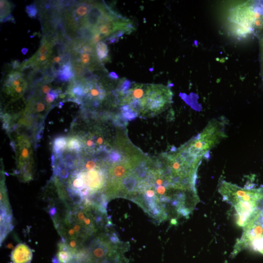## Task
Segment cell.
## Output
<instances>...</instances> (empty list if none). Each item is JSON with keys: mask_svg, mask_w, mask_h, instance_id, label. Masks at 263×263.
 <instances>
[{"mask_svg": "<svg viewBox=\"0 0 263 263\" xmlns=\"http://www.w3.org/2000/svg\"><path fill=\"white\" fill-rule=\"evenodd\" d=\"M225 123L222 119L211 120L196 136L183 145L189 154L203 159L207 153L225 137Z\"/></svg>", "mask_w": 263, "mask_h": 263, "instance_id": "6da1fadb", "label": "cell"}, {"mask_svg": "<svg viewBox=\"0 0 263 263\" xmlns=\"http://www.w3.org/2000/svg\"><path fill=\"white\" fill-rule=\"evenodd\" d=\"M170 89L162 84H146L143 96L132 109L137 114L150 115L165 110L172 101Z\"/></svg>", "mask_w": 263, "mask_h": 263, "instance_id": "7a4b0ae2", "label": "cell"}, {"mask_svg": "<svg viewBox=\"0 0 263 263\" xmlns=\"http://www.w3.org/2000/svg\"><path fill=\"white\" fill-rule=\"evenodd\" d=\"M134 29V26L131 20L120 16L102 23L90 30L92 35L95 33L100 34L103 38L109 37V40L112 42L115 40L116 38L125 33H131Z\"/></svg>", "mask_w": 263, "mask_h": 263, "instance_id": "3957f363", "label": "cell"}, {"mask_svg": "<svg viewBox=\"0 0 263 263\" xmlns=\"http://www.w3.org/2000/svg\"><path fill=\"white\" fill-rule=\"evenodd\" d=\"M27 86V81L20 72L12 71L6 76L4 90L7 94L18 98L23 94Z\"/></svg>", "mask_w": 263, "mask_h": 263, "instance_id": "277c9868", "label": "cell"}, {"mask_svg": "<svg viewBox=\"0 0 263 263\" xmlns=\"http://www.w3.org/2000/svg\"><path fill=\"white\" fill-rule=\"evenodd\" d=\"M86 84L88 88V94L84 96L86 99L92 101L95 106L99 105L106 96L105 90L102 86L96 82L94 79L86 80Z\"/></svg>", "mask_w": 263, "mask_h": 263, "instance_id": "5b68a950", "label": "cell"}, {"mask_svg": "<svg viewBox=\"0 0 263 263\" xmlns=\"http://www.w3.org/2000/svg\"><path fill=\"white\" fill-rule=\"evenodd\" d=\"M33 254L31 249L24 243L17 244L11 255L12 263H30Z\"/></svg>", "mask_w": 263, "mask_h": 263, "instance_id": "8992f818", "label": "cell"}, {"mask_svg": "<svg viewBox=\"0 0 263 263\" xmlns=\"http://www.w3.org/2000/svg\"><path fill=\"white\" fill-rule=\"evenodd\" d=\"M56 255V263H73L75 258L74 254L63 241L58 243Z\"/></svg>", "mask_w": 263, "mask_h": 263, "instance_id": "52a82bcc", "label": "cell"}, {"mask_svg": "<svg viewBox=\"0 0 263 263\" xmlns=\"http://www.w3.org/2000/svg\"><path fill=\"white\" fill-rule=\"evenodd\" d=\"M74 75L75 74L70 61L64 64L55 76L60 81L67 82L72 80Z\"/></svg>", "mask_w": 263, "mask_h": 263, "instance_id": "ba28073f", "label": "cell"}, {"mask_svg": "<svg viewBox=\"0 0 263 263\" xmlns=\"http://www.w3.org/2000/svg\"><path fill=\"white\" fill-rule=\"evenodd\" d=\"M95 50L96 56L101 62L110 60L108 46L104 42L100 41L98 42L95 46Z\"/></svg>", "mask_w": 263, "mask_h": 263, "instance_id": "9c48e42d", "label": "cell"}, {"mask_svg": "<svg viewBox=\"0 0 263 263\" xmlns=\"http://www.w3.org/2000/svg\"><path fill=\"white\" fill-rule=\"evenodd\" d=\"M67 139L63 136L56 137L53 142V150L56 154H60L67 148Z\"/></svg>", "mask_w": 263, "mask_h": 263, "instance_id": "30bf717a", "label": "cell"}, {"mask_svg": "<svg viewBox=\"0 0 263 263\" xmlns=\"http://www.w3.org/2000/svg\"><path fill=\"white\" fill-rule=\"evenodd\" d=\"M82 148V142L78 137L73 136L67 139L66 149L68 150L78 152Z\"/></svg>", "mask_w": 263, "mask_h": 263, "instance_id": "8fae6325", "label": "cell"}, {"mask_svg": "<svg viewBox=\"0 0 263 263\" xmlns=\"http://www.w3.org/2000/svg\"><path fill=\"white\" fill-rule=\"evenodd\" d=\"M0 21L2 22L5 18L10 15L12 11L11 3L7 0H1L0 2Z\"/></svg>", "mask_w": 263, "mask_h": 263, "instance_id": "7c38bea8", "label": "cell"}, {"mask_svg": "<svg viewBox=\"0 0 263 263\" xmlns=\"http://www.w3.org/2000/svg\"><path fill=\"white\" fill-rule=\"evenodd\" d=\"M25 11L28 16L31 19L37 17L38 8L35 2L26 6Z\"/></svg>", "mask_w": 263, "mask_h": 263, "instance_id": "4fadbf2b", "label": "cell"}, {"mask_svg": "<svg viewBox=\"0 0 263 263\" xmlns=\"http://www.w3.org/2000/svg\"><path fill=\"white\" fill-rule=\"evenodd\" d=\"M58 91L56 90H52L45 96V102L47 104L52 103L58 96Z\"/></svg>", "mask_w": 263, "mask_h": 263, "instance_id": "5bb4252c", "label": "cell"}, {"mask_svg": "<svg viewBox=\"0 0 263 263\" xmlns=\"http://www.w3.org/2000/svg\"><path fill=\"white\" fill-rule=\"evenodd\" d=\"M46 103H44L41 100H37L33 106V109L36 113H41L44 111L46 108Z\"/></svg>", "mask_w": 263, "mask_h": 263, "instance_id": "9a60e30c", "label": "cell"}, {"mask_svg": "<svg viewBox=\"0 0 263 263\" xmlns=\"http://www.w3.org/2000/svg\"><path fill=\"white\" fill-rule=\"evenodd\" d=\"M52 89L50 84H44L41 88V94H48Z\"/></svg>", "mask_w": 263, "mask_h": 263, "instance_id": "2e32d148", "label": "cell"}, {"mask_svg": "<svg viewBox=\"0 0 263 263\" xmlns=\"http://www.w3.org/2000/svg\"><path fill=\"white\" fill-rule=\"evenodd\" d=\"M152 187H149L145 190V193L147 197L149 198H153L155 197V191L153 189H151Z\"/></svg>", "mask_w": 263, "mask_h": 263, "instance_id": "e0dca14e", "label": "cell"}, {"mask_svg": "<svg viewBox=\"0 0 263 263\" xmlns=\"http://www.w3.org/2000/svg\"><path fill=\"white\" fill-rule=\"evenodd\" d=\"M167 188L164 186H159L156 188V191L158 195L163 196L167 192Z\"/></svg>", "mask_w": 263, "mask_h": 263, "instance_id": "ac0fdd59", "label": "cell"}, {"mask_svg": "<svg viewBox=\"0 0 263 263\" xmlns=\"http://www.w3.org/2000/svg\"><path fill=\"white\" fill-rule=\"evenodd\" d=\"M258 209L260 211L261 213L263 216V198L260 202Z\"/></svg>", "mask_w": 263, "mask_h": 263, "instance_id": "d6986e66", "label": "cell"}, {"mask_svg": "<svg viewBox=\"0 0 263 263\" xmlns=\"http://www.w3.org/2000/svg\"><path fill=\"white\" fill-rule=\"evenodd\" d=\"M21 51L23 55H26L28 51V49L26 48H23Z\"/></svg>", "mask_w": 263, "mask_h": 263, "instance_id": "ffe728a7", "label": "cell"}, {"mask_svg": "<svg viewBox=\"0 0 263 263\" xmlns=\"http://www.w3.org/2000/svg\"><path fill=\"white\" fill-rule=\"evenodd\" d=\"M73 263H85L80 262V261H78L76 260H74Z\"/></svg>", "mask_w": 263, "mask_h": 263, "instance_id": "44dd1931", "label": "cell"}, {"mask_svg": "<svg viewBox=\"0 0 263 263\" xmlns=\"http://www.w3.org/2000/svg\"></svg>", "mask_w": 263, "mask_h": 263, "instance_id": "7402d4cb", "label": "cell"}]
</instances>
